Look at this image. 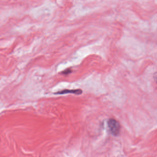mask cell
Returning <instances> with one entry per match:
<instances>
[{
  "label": "cell",
  "instance_id": "1",
  "mask_svg": "<svg viewBox=\"0 0 157 157\" xmlns=\"http://www.w3.org/2000/svg\"><path fill=\"white\" fill-rule=\"evenodd\" d=\"M108 127L110 132L114 136H117L120 134L121 126L120 123L114 119H110L108 122Z\"/></svg>",
  "mask_w": 157,
  "mask_h": 157
},
{
  "label": "cell",
  "instance_id": "2",
  "mask_svg": "<svg viewBox=\"0 0 157 157\" xmlns=\"http://www.w3.org/2000/svg\"><path fill=\"white\" fill-rule=\"evenodd\" d=\"M82 90L75 89V90H61L55 92L54 94L56 95H63V94H68V93H72V94H76V95H80L82 94Z\"/></svg>",
  "mask_w": 157,
  "mask_h": 157
},
{
  "label": "cell",
  "instance_id": "3",
  "mask_svg": "<svg viewBox=\"0 0 157 157\" xmlns=\"http://www.w3.org/2000/svg\"><path fill=\"white\" fill-rule=\"evenodd\" d=\"M72 71V70H71V69H68L65 70V71H63V72H62V74L64 75L69 74L71 73Z\"/></svg>",
  "mask_w": 157,
  "mask_h": 157
},
{
  "label": "cell",
  "instance_id": "4",
  "mask_svg": "<svg viewBox=\"0 0 157 157\" xmlns=\"http://www.w3.org/2000/svg\"><path fill=\"white\" fill-rule=\"evenodd\" d=\"M154 78L155 82L157 83V72L154 74Z\"/></svg>",
  "mask_w": 157,
  "mask_h": 157
}]
</instances>
